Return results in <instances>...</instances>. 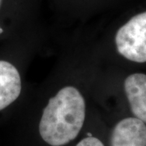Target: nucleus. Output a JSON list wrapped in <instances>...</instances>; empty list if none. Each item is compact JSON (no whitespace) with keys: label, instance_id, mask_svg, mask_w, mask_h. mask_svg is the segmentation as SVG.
I'll return each instance as SVG.
<instances>
[{"label":"nucleus","instance_id":"1","mask_svg":"<svg viewBox=\"0 0 146 146\" xmlns=\"http://www.w3.org/2000/svg\"><path fill=\"white\" fill-rule=\"evenodd\" d=\"M85 102L76 87L66 86L49 100L39 123L42 140L63 146L76 138L85 119Z\"/></svg>","mask_w":146,"mask_h":146},{"label":"nucleus","instance_id":"2","mask_svg":"<svg viewBox=\"0 0 146 146\" xmlns=\"http://www.w3.org/2000/svg\"><path fill=\"white\" fill-rule=\"evenodd\" d=\"M115 45L122 56L136 63L146 62V11L133 16L120 27Z\"/></svg>","mask_w":146,"mask_h":146},{"label":"nucleus","instance_id":"3","mask_svg":"<svg viewBox=\"0 0 146 146\" xmlns=\"http://www.w3.org/2000/svg\"><path fill=\"white\" fill-rule=\"evenodd\" d=\"M111 146H146L145 123L136 117L119 121L113 129Z\"/></svg>","mask_w":146,"mask_h":146},{"label":"nucleus","instance_id":"4","mask_svg":"<svg viewBox=\"0 0 146 146\" xmlns=\"http://www.w3.org/2000/svg\"><path fill=\"white\" fill-rule=\"evenodd\" d=\"M21 78L17 68L0 60V111L13 103L21 95Z\"/></svg>","mask_w":146,"mask_h":146},{"label":"nucleus","instance_id":"5","mask_svg":"<svg viewBox=\"0 0 146 146\" xmlns=\"http://www.w3.org/2000/svg\"><path fill=\"white\" fill-rule=\"evenodd\" d=\"M124 91L135 117L146 123V75L135 73L124 81Z\"/></svg>","mask_w":146,"mask_h":146},{"label":"nucleus","instance_id":"6","mask_svg":"<svg viewBox=\"0 0 146 146\" xmlns=\"http://www.w3.org/2000/svg\"><path fill=\"white\" fill-rule=\"evenodd\" d=\"M76 146H104V145L99 139L90 136L80 141Z\"/></svg>","mask_w":146,"mask_h":146},{"label":"nucleus","instance_id":"7","mask_svg":"<svg viewBox=\"0 0 146 146\" xmlns=\"http://www.w3.org/2000/svg\"><path fill=\"white\" fill-rule=\"evenodd\" d=\"M3 32V29H1V28H0V34H1V33H2Z\"/></svg>","mask_w":146,"mask_h":146},{"label":"nucleus","instance_id":"8","mask_svg":"<svg viewBox=\"0 0 146 146\" xmlns=\"http://www.w3.org/2000/svg\"><path fill=\"white\" fill-rule=\"evenodd\" d=\"M1 1H2V0H0V4H1Z\"/></svg>","mask_w":146,"mask_h":146}]
</instances>
